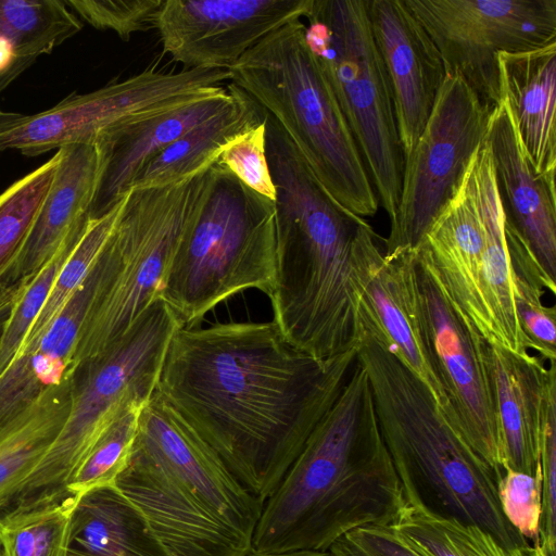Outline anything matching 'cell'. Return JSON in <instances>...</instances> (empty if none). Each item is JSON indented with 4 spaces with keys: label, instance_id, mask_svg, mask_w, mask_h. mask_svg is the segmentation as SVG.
<instances>
[{
    "label": "cell",
    "instance_id": "cell-1",
    "mask_svg": "<svg viewBox=\"0 0 556 556\" xmlns=\"http://www.w3.org/2000/svg\"><path fill=\"white\" fill-rule=\"evenodd\" d=\"M358 345L320 359L274 320L181 327L155 391L264 503L339 397Z\"/></svg>",
    "mask_w": 556,
    "mask_h": 556
},
{
    "label": "cell",
    "instance_id": "cell-2",
    "mask_svg": "<svg viewBox=\"0 0 556 556\" xmlns=\"http://www.w3.org/2000/svg\"><path fill=\"white\" fill-rule=\"evenodd\" d=\"M405 505L367 372L356 362L339 397L265 500L252 548L328 551L358 528L392 526Z\"/></svg>",
    "mask_w": 556,
    "mask_h": 556
},
{
    "label": "cell",
    "instance_id": "cell-3",
    "mask_svg": "<svg viewBox=\"0 0 556 556\" xmlns=\"http://www.w3.org/2000/svg\"><path fill=\"white\" fill-rule=\"evenodd\" d=\"M266 155L277 212L273 320L298 349L331 358L362 338L351 257L365 218L344 213L328 198L274 124L266 127Z\"/></svg>",
    "mask_w": 556,
    "mask_h": 556
},
{
    "label": "cell",
    "instance_id": "cell-4",
    "mask_svg": "<svg viewBox=\"0 0 556 556\" xmlns=\"http://www.w3.org/2000/svg\"><path fill=\"white\" fill-rule=\"evenodd\" d=\"M114 484L168 556H243L252 547L264 503L156 391Z\"/></svg>",
    "mask_w": 556,
    "mask_h": 556
},
{
    "label": "cell",
    "instance_id": "cell-5",
    "mask_svg": "<svg viewBox=\"0 0 556 556\" xmlns=\"http://www.w3.org/2000/svg\"><path fill=\"white\" fill-rule=\"evenodd\" d=\"M357 362L367 372L405 504L475 525L510 555L528 547L501 508L495 473L454 429L428 387L369 334L359 341Z\"/></svg>",
    "mask_w": 556,
    "mask_h": 556
},
{
    "label": "cell",
    "instance_id": "cell-6",
    "mask_svg": "<svg viewBox=\"0 0 556 556\" xmlns=\"http://www.w3.org/2000/svg\"><path fill=\"white\" fill-rule=\"evenodd\" d=\"M283 131L311 175L344 213L374 216L379 201L323 68L296 20L260 40L228 68Z\"/></svg>",
    "mask_w": 556,
    "mask_h": 556
},
{
    "label": "cell",
    "instance_id": "cell-7",
    "mask_svg": "<svg viewBox=\"0 0 556 556\" xmlns=\"http://www.w3.org/2000/svg\"><path fill=\"white\" fill-rule=\"evenodd\" d=\"M489 143L473 153L456 191L416 250L466 323L488 343L530 348L515 306V270Z\"/></svg>",
    "mask_w": 556,
    "mask_h": 556
},
{
    "label": "cell",
    "instance_id": "cell-8",
    "mask_svg": "<svg viewBox=\"0 0 556 556\" xmlns=\"http://www.w3.org/2000/svg\"><path fill=\"white\" fill-rule=\"evenodd\" d=\"M212 166L178 182L130 189L94 266V286L75 348L76 368L109 352L154 301L207 197Z\"/></svg>",
    "mask_w": 556,
    "mask_h": 556
},
{
    "label": "cell",
    "instance_id": "cell-9",
    "mask_svg": "<svg viewBox=\"0 0 556 556\" xmlns=\"http://www.w3.org/2000/svg\"><path fill=\"white\" fill-rule=\"evenodd\" d=\"M276 203L216 162L205 202L164 276L160 300L184 328L199 327L218 304L249 289L271 295Z\"/></svg>",
    "mask_w": 556,
    "mask_h": 556
},
{
    "label": "cell",
    "instance_id": "cell-10",
    "mask_svg": "<svg viewBox=\"0 0 556 556\" xmlns=\"http://www.w3.org/2000/svg\"><path fill=\"white\" fill-rule=\"evenodd\" d=\"M305 36L333 91L390 222L399 205L404 159L389 80L366 0H314Z\"/></svg>",
    "mask_w": 556,
    "mask_h": 556
},
{
    "label": "cell",
    "instance_id": "cell-11",
    "mask_svg": "<svg viewBox=\"0 0 556 556\" xmlns=\"http://www.w3.org/2000/svg\"><path fill=\"white\" fill-rule=\"evenodd\" d=\"M179 328L174 312L156 300L109 352L77 369L70 413L12 502L66 491L68 479L105 428L125 407L146 404L155 392L170 340Z\"/></svg>",
    "mask_w": 556,
    "mask_h": 556
},
{
    "label": "cell",
    "instance_id": "cell-12",
    "mask_svg": "<svg viewBox=\"0 0 556 556\" xmlns=\"http://www.w3.org/2000/svg\"><path fill=\"white\" fill-rule=\"evenodd\" d=\"M227 80L228 70L148 68L88 93H72L42 112L0 111V151L38 156L73 144H94L108 131L220 92Z\"/></svg>",
    "mask_w": 556,
    "mask_h": 556
},
{
    "label": "cell",
    "instance_id": "cell-13",
    "mask_svg": "<svg viewBox=\"0 0 556 556\" xmlns=\"http://www.w3.org/2000/svg\"><path fill=\"white\" fill-rule=\"evenodd\" d=\"M434 43L491 111L502 102L497 56L556 42V0H405Z\"/></svg>",
    "mask_w": 556,
    "mask_h": 556
},
{
    "label": "cell",
    "instance_id": "cell-14",
    "mask_svg": "<svg viewBox=\"0 0 556 556\" xmlns=\"http://www.w3.org/2000/svg\"><path fill=\"white\" fill-rule=\"evenodd\" d=\"M491 110L456 74L445 75L427 123L404 159L399 205L386 255L416 251L485 141Z\"/></svg>",
    "mask_w": 556,
    "mask_h": 556
},
{
    "label": "cell",
    "instance_id": "cell-15",
    "mask_svg": "<svg viewBox=\"0 0 556 556\" xmlns=\"http://www.w3.org/2000/svg\"><path fill=\"white\" fill-rule=\"evenodd\" d=\"M416 280L425 344L445 396L444 415L498 480L504 466L484 339L462 317L417 253Z\"/></svg>",
    "mask_w": 556,
    "mask_h": 556
},
{
    "label": "cell",
    "instance_id": "cell-16",
    "mask_svg": "<svg viewBox=\"0 0 556 556\" xmlns=\"http://www.w3.org/2000/svg\"><path fill=\"white\" fill-rule=\"evenodd\" d=\"M351 262L362 336H371L396 356L428 387L444 413V392L431 366L421 328L416 251L386 255L365 219L356 227Z\"/></svg>",
    "mask_w": 556,
    "mask_h": 556
},
{
    "label": "cell",
    "instance_id": "cell-17",
    "mask_svg": "<svg viewBox=\"0 0 556 556\" xmlns=\"http://www.w3.org/2000/svg\"><path fill=\"white\" fill-rule=\"evenodd\" d=\"M314 0H164L155 28L185 70H228L268 34L311 12Z\"/></svg>",
    "mask_w": 556,
    "mask_h": 556
},
{
    "label": "cell",
    "instance_id": "cell-18",
    "mask_svg": "<svg viewBox=\"0 0 556 556\" xmlns=\"http://www.w3.org/2000/svg\"><path fill=\"white\" fill-rule=\"evenodd\" d=\"M366 1L405 159L422 132L445 72L434 43L405 0Z\"/></svg>",
    "mask_w": 556,
    "mask_h": 556
},
{
    "label": "cell",
    "instance_id": "cell-19",
    "mask_svg": "<svg viewBox=\"0 0 556 556\" xmlns=\"http://www.w3.org/2000/svg\"><path fill=\"white\" fill-rule=\"evenodd\" d=\"M500 429L504 469L540 476L546 407L556 391V361L483 343Z\"/></svg>",
    "mask_w": 556,
    "mask_h": 556
},
{
    "label": "cell",
    "instance_id": "cell-20",
    "mask_svg": "<svg viewBox=\"0 0 556 556\" xmlns=\"http://www.w3.org/2000/svg\"><path fill=\"white\" fill-rule=\"evenodd\" d=\"M485 141L506 220L523 238L546 280L556 292L555 181L538 176L519 143L514 119L504 100L490 114Z\"/></svg>",
    "mask_w": 556,
    "mask_h": 556
},
{
    "label": "cell",
    "instance_id": "cell-21",
    "mask_svg": "<svg viewBox=\"0 0 556 556\" xmlns=\"http://www.w3.org/2000/svg\"><path fill=\"white\" fill-rule=\"evenodd\" d=\"M232 99L228 84L220 92L101 135L94 142L101 172L90 217L110 211L150 160L192 127L225 110Z\"/></svg>",
    "mask_w": 556,
    "mask_h": 556
},
{
    "label": "cell",
    "instance_id": "cell-22",
    "mask_svg": "<svg viewBox=\"0 0 556 556\" xmlns=\"http://www.w3.org/2000/svg\"><path fill=\"white\" fill-rule=\"evenodd\" d=\"M501 98L533 172L555 181L556 42L497 56Z\"/></svg>",
    "mask_w": 556,
    "mask_h": 556
},
{
    "label": "cell",
    "instance_id": "cell-23",
    "mask_svg": "<svg viewBox=\"0 0 556 556\" xmlns=\"http://www.w3.org/2000/svg\"><path fill=\"white\" fill-rule=\"evenodd\" d=\"M54 179L5 283L30 280L53 258L70 233L90 217L101 172L94 144L62 148Z\"/></svg>",
    "mask_w": 556,
    "mask_h": 556
},
{
    "label": "cell",
    "instance_id": "cell-24",
    "mask_svg": "<svg viewBox=\"0 0 556 556\" xmlns=\"http://www.w3.org/2000/svg\"><path fill=\"white\" fill-rule=\"evenodd\" d=\"M93 286L92 267L46 336L20 351L0 375V427L42 392L76 375L75 348Z\"/></svg>",
    "mask_w": 556,
    "mask_h": 556
},
{
    "label": "cell",
    "instance_id": "cell-25",
    "mask_svg": "<svg viewBox=\"0 0 556 556\" xmlns=\"http://www.w3.org/2000/svg\"><path fill=\"white\" fill-rule=\"evenodd\" d=\"M68 554L76 556H168L139 508L114 484L77 497Z\"/></svg>",
    "mask_w": 556,
    "mask_h": 556
},
{
    "label": "cell",
    "instance_id": "cell-26",
    "mask_svg": "<svg viewBox=\"0 0 556 556\" xmlns=\"http://www.w3.org/2000/svg\"><path fill=\"white\" fill-rule=\"evenodd\" d=\"M229 87L231 103L150 160L130 189L164 187L198 175L211 167L230 142L264 119L263 111L243 90L232 83Z\"/></svg>",
    "mask_w": 556,
    "mask_h": 556
},
{
    "label": "cell",
    "instance_id": "cell-27",
    "mask_svg": "<svg viewBox=\"0 0 556 556\" xmlns=\"http://www.w3.org/2000/svg\"><path fill=\"white\" fill-rule=\"evenodd\" d=\"M74 382L75 376L49 388L0 427V510L16 497L59 434Z\"/></svg>",
    "mask_w": 556,
    "mask_h": 556
},
{
    "label": "cell",
    "instance_id": "cell-28",
    "mask_svg": "<svg viewBox=\"0 0 556 556\" xmlns=\"http://www.w3.org/2000/svg\"><path fill=\"white\" fill-rule=\"evenodd\" d=\"M77 497L70 492L17 500L0 510L4 556H68Z\"/></svg>",
    "mask_w": 556,
    "mask_h": 556
},
{
    "label": "cell",
    "instance_id": "cell-29",
    "mask_svg": "<svg viewBox=\"0 0 556 556\" xmlns=\"http://www.w3.org/2000/svg\"><path fill=\"white\" fill-rule=\"evenodd\" d=\"M83 28L61 0H0V35L15 48L16 78L40 55L51 53Z\"/></svg>",
    "mask_w": 556,
    "mask_h": 556
},
{
    "label": "cell",
    "instance_id": "cell-30",
    "mask_svg": "<svg viewBox=\"0 0 556 556\" xmlns=\"http://www.w3.org/2000/svg\"><path fill=\"white\" fill-rule=\"evenodd\" d=\"M128 193L129 191L105 214L89 217L20 351L35 345L46 336L70 300L83 286L123 212Z\"/></svg>",
    "mask_w": 556,
    "mask_h": 556
},
{
    "label": "cell",
    "instance_id": "cell-31",
    "mask_svg": "<svg viewBox=\"0 0 556 556\" xmlns=\"http://www.w3.org/2000/svg\"><path fill=\"white\" fill-rule=\"evenodd\" d=\"M62 157H52L0 193V285L20 256Z\"/></svg>",
    "mask_w": 556,
    "mask_h": 556
},
{
    "label": "cell",
    "instance_id": "cell-32",
    "mask_svg": "<svg viewBox=\"0 0 556 556\" xmlns=\"http://www.w3.org/2000/svg\"><path fill=\"white\" fill-rule=\"evenodd\" d=\"M426 556H510L494 538L475 525L405 505L390 526Z\"/></svg>",
    "mask_w": 556,
    "mask_h": 556
},
{
    "label": "cell",
    "instance_id": "cell-33",
    "mask_svg": "<svg viewBox=\"0 0 556 556\" xmlns=\"http://www.w3.org/2000/svg\"><path fill=\"white\" fill-rule=\"evenodd\" d=\"M143 405L125 407L105 428L68 479L67 492L79 496L90 489L114 483L131 454Z\"/></svg>",
    "mask_w": 556,
    "mask_h": 556
},
{
    "label": "cell",
    "instance_id": "cell-34",
    "mask_svg": "<svg viewBox=\"0 0 556 556\" xmlns=\"http://www.w3.org/2000/svg\"><path fill=\"white\" fill-rule=\"evenodd\" d=\"M88 219L70 233L53 258L28 280L12 307L0 337V375L20 351L27 332L45 304L64 263L81 236Z\"/></svg>",
    "mask_w": 556,
    "mask_h": 556
},
{
    "label": "cell",
    "instance_id": "cell-35",
    "mask_svg": "<svg viewBox=\"0 0 556 556\" xmlns=\"http://www.w3.org/2000/svg\"><path fill=\"white\" fill-rule=\"evenodd\" d=\"M515 270V306L520 329L530 350L544 361H556V311L543 302L540 276L523 268Z\"/></svg>",
    "mask_w": 556,
    "mask_h": 556
},
{
    "label": "cell",
    "instance_id": "cell-36",
    "mask_svg": "<svg viewBox=\"0 0 556 556\" xmlns=\"http://www.w3.org/2000/svg\"><path fill=\"white\" fill-rule=\"evenodd\" d=\"M164 0H65L79 18L128 41L132 34L155 28Z\"/></svg>",
    "mask_w": 556,
    "mask_h": 556
},
{
    "label": "cell",
    "instance_id": "cell-37",
    "mask_svg": "<svg viewBox=\"0 0 556 556\" xmlns=\"http://www.w3.org/2000/svg\"><path fill=\"white\" fill-rule=\"evenodd\" d=\"M256 193L276 201V188L266 155V119L230 142L216 160Z\"/></svg>",
    "mask_w": 556,
    "mask_h": 556
},
{
    "label": "cell",
    "instance_id": "cell-38",
    "mask_svg": "<svg viewBox=\"0 0 556 556\" xmlns=\"http://www.w3.org/2000/svg\"><path fill=\"white\" fill-rule=\"evenodd\" d=\"M496 488L506 519L525 539L535 542L542 517V475L504 469Z\"/></svg>",
    "mask_w": 556,
    "mask_h": 556
},
{
    "label": "cell",
    "instance_id": "cell-39",
    "mask_svg": "<svg viewBox=\"0 0 556 556\" xmlns=\"http://www.w3.org/2000/svg\"><path fill=\"white\" fill-rule=\"evenodd\" d=\"M542 517L535 542L556 556V391L547 403L540 451Z\"/></svg>",
    "mask_w": 556,
    "mask_h": 556
},
{
    "label": "cell",
    "instance_id": "cell-40",
    "mask_svg": "<svg viewBox=\"0 0 556 556\" xmlns=\"http://www.w3.org/2000/svg\"><path fill=\"white\" fill-rule=\"evenodd\" d=\"M331 556H426L390 526H366L351 531L328 549Z\"/></svg>",
    "mask_w": 556,
    "mask_h": 556
},
{
    "label": "cell",
    "instance_id": "cell-41",
    "mask_svg": "<svg viewBox=\"0 0 556 556\" xmlns=\"http://www.w3.org/2000/svg\"><path fill=\"white\" fill-rule=\"evenodd\" d=\"M28 280L0 285V337L4 324L16 300L25 289Z\"/></svg>",
    "mask_w": 556,
    "mask_h": 556
},
{
    "label": "cell",
    "instance_id": "cell-42",
    "mask_svg": "<svg viewBox=\"0 0 556 556\" xmlns=\"http://www.w3.org/2000/svg\"><path fill=\"white\" fill-rule=\"evenodd\" d=\"M243 556H331L328 551H289L281 553H262L252 547Z\"/></svg>",
    "mask_w": 556,
    "mask_h": 556
},
{
    "label": "cell",
    "instance_id": "cell-43",
    "mask_svg": "<svg viewBox=\"0 0 556 556\" xmlns=\"http://www.w3.org/2000/svg\"><path fill=\"white\" fill-rule=\"evenodd\" d=\"M510 556H554L546 552L539 543L514 552Z\"/></svg>",
    "mask_w": 556,
    "mask_h": 556
},
{
    "label": "cell",
    "instance_id": "cell-44",
    "mask_svg": "<svg viewBox=\"0 0 556 556\" xmlns=\"http://www.w3.org/2000/svg\"><path fill=\"white\" fill-rule=\"evenodd\" d=\"M0 556H4L1 543H0Z\"/></svg>",
    "mask_w": 556,
    "mask_h": 556
},
{
    "label": "cell",
    "instance_id": "cell-45",
    "mask_svg": "<svg viewBox=\"0 0 556 556\" xmlns=\"http://www.w3.org/2000/svg\"><path fill=\"white\" fill-rule=\"evenodd\" d=\"M68 556H76V555H73V554H68Z\"/></svg>",
    "mask_w": 556,
    "mask_h": 556
}]
</instances>
